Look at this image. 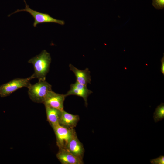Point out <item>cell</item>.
<instances>
[{
  "mask_svg": "<svg viewBox=\"0 0 164 164\" xmlns=\"http://www.w3.org/2000/svg\"><path fill=\"white\" fill-rule=\"evenodd\" d=\"M51 60L50 54L45 50L29 60L28 62L33 66L34 72L32 75L34 78H37L39 80H46Z\"/></svg>",
  "mask_w": 164,
  "mask_h": 164,
  "instance_id": "obj_1",
  "label": "cell"
},
{
  "mask_svg": "<svg viewBox=\"0 0 164 164\" xmlns=\"http://www.w3.org/2000/svg\"><path fill=\"white\" fill-rule=\"evenodd\" d=\"M28 94L33 102L43 103L49 91L52 90V86L45 80H39L34 84H31L27 88Z\"/></svg>",
  "mask_w": 164,
  "mask_h": 164,
  "instance_id": "obj_2",
  "label": "cell"
},
{
  "mask_svg": "<svg viewBox=\"0 0 164 164\" xmlns=\"http://www.w3.org/2000/svg\"><path fill=\"white\" fill-rule=\"evenodd\" d=\"M34 78L33 75L26 78H16L0 85V96L4 97L10 95L17 90L28 88L31 84L30 80Z\"/></svg>",
  "mask_w": 164,
  "mask_h": 164,
  "instance_id": "obj_3",
  "label": "cell"
},
{
  "mask_svg": "<svg viewBox=\"0 0 164 164\" xmlns=\"http://www.w3.org/2000/svg\"><path fill=\"white\" fill-rule=\"evenodd\" d=\"M23 0L25 4V8L23 9H18L10 15L19 12H27L34 18L33 26L35 27L39 24L44 23H55L62 25L64 24L65 22L63 20L57 19L53 18L48 14L41 13L32 9L27 4L25 0Z\"/></svg>",
  "mask_w": 164,
  "mask_h": 164,
  "instance_id": "obj_4",
  "label": "cell"
},
{
  "mask_svg": "<svg viewBox=\"0 0 164 164\" xmlns=\"http://www.w3.org/2000/svg\"><path fill=\"white\" fill-rule=\"evenodd\" d=\"M52 128L56 136V144L58 148L66 149L70 139L73 129H70L59 124Z\"/></svg>",
  "mask_w": 164,
  "mask_h": 164,
  "instance_id": "obj_5",
  "label": "cell"
},
{
  "mask_svg": "<svg viewBox=\"0 0 164 164\" xmlns=\"http://www.w3.org/2000/svg\"><path fill=\"white\" fill-rule=\"evenodd\" d=\"M66 149L75 156L83 159L84 149L82 143L78 139L74 129H72L71 137Z\"/></svg>",
  "mask_w": 164,
  "mask_h": 164,
  "instance_id": "obj_6",
  "label": "cell"
},
{
  "mask_svg": "<svg viewBox=\"0 0 164 164\" xmlns=\"http://www.w3.org/2000/svg\"><path fill=\"white\" fill-rule=\"evenodd\" d=\"M65 97V94H58L51 90L47 94L43 104L45 106L62 111L64 110L63 103Z\"/></svg>",
  "mask_w": 164,
  "mask_h": 164,
  "instance_id": "obj_7",
  "label": "cell"
},
{
  "mask_svg": "<svg viewBox=\"0 0 164 164\" xmlns=\"http://www.w3.org/2000/svg\"><path fill=\"white\" fill-rule=\"evenodd\" d=\"M92 92V91L87 88V86L76 81L75 83L71 84L70 89L65 95L66 97L69 95H74L82 97L84 101L85 106L87 107L88 104L87 97Z\"/></svg>",
  "mask_w": 164,
  "mask_h": 164,
  "instance_id": "obj_8",
  "label": "cell"
},
{
  "mask_svg": "<svg viewBox=\"0 0 164 164\" xmlns=\"http://www.w3.org/2000/svg\"><path fill=\"white\" fill-rule=\"evenodd\" d=\"M56 156L62 164H83L82 159L75 156L66 149H59Z\"/></svg>",
  "mask_w": 164,
  "mask_h": 164,
  "instance_id": "obj_9",
  "label": "cell"
},
{
  "mask_svg": "<svg viewBox=\"0 0 164 164\" xmlns=\"http://www.w3.org/2000/svg\"><path fill=\"white\" fill-rule=\"evenodd\" d=\"M80 120L79 115H73L62 111L60 115L59 125L68 129H74Z\"/></svg>",
  "mask_w": 164,
  "mask_h": 164,
  "instance_id": "obj_10",
  "label": "cell"
},
{
  "mask_svg": "<svg viewBox=\"0 0 164 164\" xmlns=\"http://www.w3.org/2000/svg\"><path fill=\"white\" fill-rule=\"evenodd\" d=\"M69 66L70 70L72 71L75 74L77 82L86 86H87L88 83H91V79L90 75V72L88 68L82 70L77 69L71 64H70Z\"/></svg>",
  "mask_w": 164,
  "mask_h": 164,
  "instance_id": "obj_11",
  "label": "cell"
},
{
  "mask_svg": "<svg viewBox=\"0 0 164 164\" xmlns=\"http://www.w3.org/2000/svg\"><path fill=\"white\" fill-rule=\"evenodd\" d=\"M48 121L52 128L59 124L62 111L47 106H45Z\"/></svg>",
  "mask_w": 164,
  "mask_h": 164,
  "instance_id": "obj_12",
  "label": "cell"
},
{
  "mask_svg": "<svg viewBox=\"0 0 164 164\" xmlns=\"http://www.w3.org/2000/svg\"><path fill=\"white\" fill-rule=\"evenodd\" d=\"M153 118L155 123L162 120L164 118V103H161L157 106L153 113Z\"/></svg>",
  "mask_w": 164,
  "mask_h": 164,
  "instance_id": "obj_13",
  "label": "cell"
},
{
  "mask_svg": "<svg viewBox=\"0 0 164 164\" xmlns=\"http://www.w3.org/2000/svg\"><path fill=\"white\" fill-rule=\"evenodd\" d=\"M152 4L156 9H162L164 7V0H152Z\"/></svg>",
  "mask_w": 164,
  "mask_h": 164,
  "instance_id": "obj_14",
  "label": "cell"
},
{
  "mask_svg": "<svg viewBox=\"0 0 164 164\" xmlns=\"http://www.w3.org/2000/svg\"><path fill=\"white\" fill-rule=\"evenodd\" d=\"M150 162L152 164H164V156L160 155L156 158L151 159Z\"/></svg>",
  "mask_w": 164,
  "mask_h": 164,
  "instance_id": "obj_15",
  "label": "cell"
},
{
  "mask_svg": "<svg viewBox=\"0 0 164 164\" xmlns=\"http://www.w3.org/2000/svg\"><path fill=\"white\" fill-rule=\"evenodd\" d=\"M162 65L161 68V72H162L163 75H164V56L160 60Z\"/></svg>",
  "mask_w": 164,
  "mask_h": 164,
  "instance_id": "obj_16",
  "label": "cell"
}]
</instances>
